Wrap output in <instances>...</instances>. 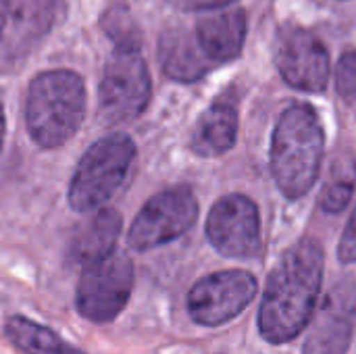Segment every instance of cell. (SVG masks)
<instances>
[{
  "label": "cell",
  "mask_w": 356,
  "mask_h": 354,
  "mask_svg": "<svg viewBox=\"0 0 356 354\" xmlns=\"http://www.w3.org/2000/svg\"><path fill=\"white\" fill-rule=\"evenodd\" d=\"M86 115V83L75 71L40 73L25 100V125L42 148H58L71 140Z\"/></svg>",
  "instance_id": "3"
},
{
  "label": "cell",
  "mask_w": 356,
  "mask_h": 354,
  "mask_svg": "<svg viewBox=\"0 0 356 354\" xmlns=\"http://www.w3.org/2000/svg\"><path fill=\"white\" fill-rule=\"evenodd\" d=\"M4 127H6V121H4V111H2V104H0V148H2V142H4Z\"/></svg>",
  "instance_id": "24"
},
{
  "label": "cell",
  "mask_w": 356,
  "mask_h": 354,
  "mask_svg": "<svg viewBox=\"0 0 356 354\" xmlns=\"http://www.w3.org/2000/svg\"><path fill=\"white\" fill-rule=\"evenodd\" d=\"M54 354H83V353H79V351L71 348L69 344H63V346H60V348H58V351H56Z\"/></svg>",
  "instance_id": "25"
},
{
  "label": "cell",
  "mask_w": 356,
  "mask_h": 354,
  "mask_svg": "<svg viewBox=\"0 0 356 354\" xmlns=\"http://www.w3.org/2000/svg\"><path fill=\"white\" fill-rule=\"evenodd\" d=\"M136 159V144L127 134H108L94 142L75 167L69 184V204L77 213H94L123 186Z\"/></svg>",
  "instance_id": "4"
},
{
  "label": "cell",
  "mask_w": 356,
  "mask_h": 354,
  "mask_svg": "<svg viewBox=\"0 0 356 354\" xmlns=\"http://www.w3.org/2000/svg\"><path fill=\"white\" fill-rule=\"evenodd\" d=\"M353 192H355V179H344V177H338L334 179L323 192H321V198H319V207L325 211V213H342L350 198H353Z\"/></svg>",
  "instance_id": "19"
},
{
  "label": "cell",
  "mask_w": 356,
  "mask_h": 354,
  "mask_svg": "<svg viewBox=\"0 0 356 354\" xmlns=\"http://www.w3.org/2000/svg\"><path fill=\"white\" fill-rule=\"evenodd\" d=\"M119 234L121 215L115 209H98L73 236L69 255L77 265L88 267L115 252Z\"/></svg>",
  "instance_id": "14"
},
{
  "label": "cell",
  "mask_w": 356,
  "mask_h": 354,
  "mask_svg": "<svg viewBox=\"0 0 356 354\" xmlns=\"http://www.w3.org/2000/svg\"><path fill=\"white\" fill-rule=\"evenodd\" d=\"M159 58L163 71L177 81H196L213 65L202 52L196 33L184 27H169L163 31L159 40Z\"/></svg>",
  "instance_id": "13"
},
{
  "label": "cell",
  "mask_w": 356,
  "mask_h": 354,
  "mask_svg": "<svg viewBox=\"0 0 356 354\" xmlns=\"http://www.w3.org/2000/svg\"><path fill=\"white\" fill-rule=\"evenodd\" d=\"M207 236L213 248L223 257H254L261 248V217L252 198L244 194L219 198L209 213Z\"/></svg>",
  "instance_id": "9"
},
{
  "label": "cell",
  "mask_w": 356,
  "mask_h": 354,
  "mask_svg": "<svg viewBox=\"0 0 356 354\" xmlns=\"http://www.w3.org/2000/svg\"><path fill=\"white\" fill-rule=\"evenodd\" d=\"M323 148L325 131L309 104H292L282 113L271 140V171L286 198L298 200L315 186Z\"/></svg>",
  "instance_id": "2"
},
{
  "label": "cell",
  "mask_w": 356,
  "mask_h": 354,
  "mask_svg": "<svg viewBox=\"0 0 356 354\" xmlns=\"http://www.w3.org/2000/svg\"><path fill=\"white\" fill-rule=\"evenodd\" d=\"M198 219V200L188 186H173L154 194L134 219L127 242L144 252L184 236Z\"/></svg>",
  "instance_id": "6"
},
{
  "label": "cell",
  "mask_w": 356,
  "mask_h": 354,
  "mask_svg": "<svg viewBox=\"0 0 356 354\" xmlns=\"http://www.w3.org/2000/svg\"><path fill=\"white\" fill-rule=\"evenodd\" d=\"M8 13H10L8 0H0V38H2L4 27H6V21H8Z\"/></svg>",
  "instance_id": "23"
},
{
  "label": "cell",
  "mask_w": 356,
  "mask_h": 354,
  "mask_svg": "<svg viewBox=\"0 0 356 354\" xmlns=\"http://www.w3.org/2000/svg\"><path fill=\"white\" fill-rule=\"evenodd\" d=\"M356 319V284L338 282L311 319L302 354H346L353 342Z\"/></svg>",
  "instance_id": "11"
},
{
  "label": "cell",
  "mask_w": 356,
  "mask_h": 354,
  "mask_svg": "<svg viewBox=\"0 0 356 354\" xmlns=\"http://www.w3.org/2000/svg\"><path fill=\"white\" fill-rule=\"evenodd\" d=\"M236 138L238 111L232 102L219 100L200 115L192 131V150L198 156H219L234 148Z\"/></svg>",
  "instance_id": "15"
},
{
  "label": "cell",
  "mask_w": 356,
  "mask_h": 354,
  "mask_svg": "<svg viewBox=\"0 0 356 354\" xmlns=\"http://www.w3.org/2000/svg\"><path fill=\"white\" fill-rule=\"evenodd\" d=\"M52 0H17L15 10L8 13L13 19L15 33L19 35H40L52 25Z\"/></svg>",
  "instance_id": "17"
},
{
  "label": "cell",
  "mask_w": 356,
  "mask_h": 354,
  "mask_svg": "<svg viewBox=\"0 0 356 354\" xmlns=\"http://www.w3.org/2000/svg\"><path fill=\"white\" fill-rule=\"evenodd\" d=\"M104 31L115 40V48H136L140 50V31L129 8L121 2L113 4L102 17Z\"/></svg>",
  "instance_id": "18"
},
{
  "label": "cell",
  "mask_w": 356,
  "mask_h": 354,
  "mask_svg": "<svg viewBox=\"0 0 356 354\" xmlns=\"http://www.w3.org/2000/svg\"><path fill=\"white\" fill-rule=\"evenodd\" d=\"M196 40L211 63H225L242 52L246 17L240 8L207 10L196 23Z\"/></svg>",
  "instance_id": "12"
},
{
  "label": "cell",
  "mask_w": 356,
  "mask_h": 354,
  "mask_svg": "<svg viewBox=\"0 0 356 354\" xmlns=\"http://www.w3.org/2000/svg\"><path fill=\"white\" fill-rule=\"evenodd\" d=\"M152 92L146 61L136 48H115L100 81V111L113 123L131 121L148 106Z\"/></svg>",
  "instance_id": "7"
},
{
  "label": "cell",
  "mask_w": 356,
  "mask_h": 354,
  "mask_svg": "<svg viewBox=\"0 0 356 354\" xmlns=\"http://www.w3.org/2000/svg\"><path fill=\"white\" fill-rule=\"evenodd\" d=\"M4 334L15 348L25 354H54L63 344L52 330L25 317H10L4 325Z\"/></svg>",
  "instance_id": "16"
},
{
  "label": "cell",
  "mask_w": 356,
  "mask_h": 354,
  "mask_svg": "<svg viewBox=\"0 0 356 354\" xmlns=\"http://www.w3.org/2000/svg\"><path fill=\"white\" fill-rule=\"evenodd\" d=\"M338 257L346 265L356 263V207L353 217L346 223L344 234H342V240H340V246H338Z\"/></svg>",
  "instance_id": "21"
},
{
  "label": "cell",
  "mask_w": 356,
  "mask_h": 354,
  "mask_svg": "<svg viewBox=\"0 0 356 354\" xmlns=\"http://www.w3.org/2000/svg\"><path fill=\"white\" fill-rule=\"evenodd\" d=\"M175 8H181V10H217L234 0H169Z\"/></svg>",
  "instance_id": "22"
},
{
  "label": "cell",
  "mask_w": 356,
  "mask_h": 354,
  "mask_svg": "<svg viewBox=\"0 0 356 354\" xmlns=\"http://www.w3.org/2000/svg\"><path fill=\"white\" fill-rule=\"evenodd\" d=\"M323 282V248L305 238L273 267L259 311V330L271 344L294 340L311 323Z\"/></svg>",
  "instance_id": "1"
},
{
  "label": "cell",
  "mask_w": 356,
  "mask_h": 354,
  "mask_svg": "<svg viewBox=\"0 0 356 354\" xmlns=\"http://www.w3.org/2000/svg\"><path fill=\"white\" fill-rule=\"evenodd\" d=\"M131 290L134 265L127 255L115 250L83 267L75 290L77 313L92 323H108L127 307Z\"/></svg>",
  "instance_id": "5"
},
{
  "label": "cell",
  "mask_w": 356,
  "mask_h": 354,
  "mask_svg": "<svg viewBox=\"0 0 356 354\" xmlns=\"http://www.w3.org/2000/svg\"><path fill=\"white\" fill-rule=\"evenodd\" d=\"M257 280L242 269L217 271L198 280L188 294L190 317L207 328L236 319L257 296Z\"/></svg>",
  "instance_id": "8"
},
{
  "label": "cell",
  "mask_w": 356,
  "mask_h": 354,
  "mask_svg": "<svg viewBox=\"0 0 356 354\" xmlns=\"http://www.w3.org/2000/svg\"><path fill=\"white\" fill-rule=\"evenodd\" d=\"M336 86L348 104H356V50L342 54L336 69Z\"/></svg>",
  "instance_id": "20"
},
{
  "label": "cell",
  "mask_w": 356,
  "mask_h": 354,
  "mask_svg": "<svg viewBox=\"0 0 356 354\" xmlns=\"http://www.w3.org/2000/svg\"><path fill=\"white\" fill-rule=\"evenodd\" d=\"M275 65L282 77L296 90L323 92L330 79V54L323 42L302 29L284 27L275 40Z\"/></svg>",
  "instance_id": "10"
}]
</instances>
